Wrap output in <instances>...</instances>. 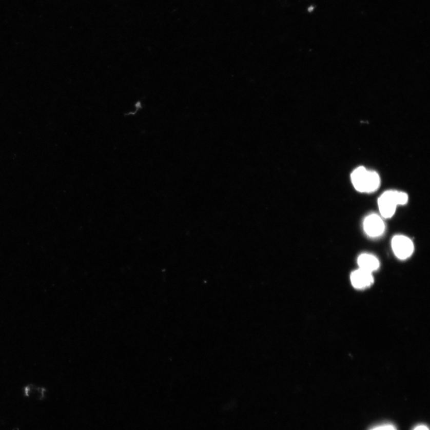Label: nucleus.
<instances>
[{
    "label": "nucleus",
    "instance_id": "1",
    "mask_svg": "<svg viewBox=\"0 0 430 430\" xmlns=\"http://www.w3.org/2000/svg\"><path fill=\"white\" fill-rule=\"evenodd\" d=\"M351 179L357 191L370 193L377 190L380 185V178L375 171L359 167L353 171Z\"/></svg>",
    "mask_w": 430,
    "mask_h": 430
},
{
    "label": "nucleus",
    "instance_id": "2",
    "mask_svg": "<svg viewBox=\"0 0 430 430\" xmlns=\"http://www.w3.org/2000/svg\"><path fill=\"white\" fill-rule=\"evenodd\" d=\"M408 202V196L405 192L397 191H387L382 194L378 199L379 209L381 216L390 218L396 212L398 205H404Z\"/></svg>",
    "mask_w": 430,
    "mask_h": 430
},
{
    "label": "nucleus",
    "instance_id": "3",
    "mask_svg": "<svg viewBox=\"0 0 430 430\" xmlns=\"http://www.w3.org/2000/svg\"><path fill=\"white\" fill-rule=\"evenodd\" d=\"M21 395L24 398L28 400L37 401L43 402L49 397V389L38 382H27L21 388Z\"/></svg>",
    "mask_w": 430,
    "mask_h": 430
},
{
    "label": "nucleus",
    "instance_id": "4",
    "mask_svg": "<svg viewBox=\"0 0 430 430\" xmlns=\"http://www.w3.org/2000/svg\"><path fill=\"white\" fill-rule=\"evenodd\" d=\"M392 246L396 256L400 260H406L413 255L414 246L413 241L407 237L398 235L393 238Z\"/></svg>",
    "mask_w": 430,
    "mask_h": 430
},
{
    "label": "nucleus",
    "instance_id": "5",
    "mask_svg": "<svg viewBox=\"0 0 430 430\" xmlns=\"http://www.w3.org/2000/svg\"><path fill=\"white\" fill-rule=\"evenodd\" d=\"M364 230L372 238L381 236L385 231V224L382 218L376 214H372L366 218L363 222Z\"/></svg>",
    "mask_w": 430,
    "mask_h": 430
},
{
    "label": "nucleus",
    "instance_id": "6",
    "mask_svg": "<svg viewBox=\"0 0 430 430\" xmlns=\"http://www.w3.org/2000/svg\"><path fill=\"white\" fill-rule=\"evenodd\" d=\"M351 282L353 286L357 289H363L369 287L374 283L373 273L359 268L352 272Z\"/></svg>",
    "mask_w": 430,
    "mask_h": 430
},
{
    "label": "nucleus",
    "instance_id": "7",
    "mask_svg": "<svg viewBox=\"0 0 430 430\" xmlns=\"http://www.w3.org/2000/svg\"><path fill=\"white\" fill-rule=\"evenodd\" d=\"M358 265L360 269L373 273L380 267V262L373 255L364 253L358 258Z\"/></svg>",
    "mask_w": 430,
    "mask_h": 430
},
{
    "label": "nucleus",
    "instance_id": "8",
    "mask_svg": "<svg viewBox=\"0 0 430 430\" xmlns=\"http://www.w3.org/2000/svg\"><path fill=\"white\" fill-rule=\"evenodd\" d=\"M370 430H396V429L392 425H383L379 426V427L374 428Z\"/></svg>",
    "mask_w": 430,
    "mask_h": 430
},
{
    "label": "nucleus",
    "instance_id": "9",
    "mask_svg": "<svg viewBox=\"0 0 430 430\" xmlns=\"http://www.w3.org/2000/svg\"><path fill=\"white\" fill-rule=\"evenodd\" d=\"M414 430H429V429L425 425H419Z\"/></svg>",
    "mask_w": 430,
    "mask_h": 430
}]
</instances>
